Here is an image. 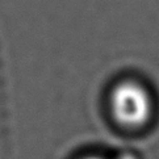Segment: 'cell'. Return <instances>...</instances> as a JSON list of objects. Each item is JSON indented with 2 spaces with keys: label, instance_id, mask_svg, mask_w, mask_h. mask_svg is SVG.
<instances>
[{
  "label": "cell",
  "instance_id": "cell-1",
  "mask_svg": "<svg viewBox=\"0 0 159 159\" xmlns=\"http://www.w3.org/2000/svg\"><path fill=\"white\" fill-rule=\"evenodd\" d=\"M111 111L116 121L126 128H141L150 118L151 99L141 84L118 83L111 93Z\"/></svg>",
  "mask_w": 159,
  "mask_h": 159
},
{
  "label": "cell",
  "instance_id": "cell-2",
  "mask_svg": "<svg viewBox=\"0 0 159 159\" xmlns=\"http://www.w3.org/2000/svg\"><path fill=\"white\" fill-rule=\"evenodd\" d=\"M118 159H134L133 157H130V155H124V157H120Z\"/></svg>",
  "mask_w": 159,
  "mask_h": 159
},
{
  "label": "cell",
  "instance_id": "cell-3",
  "mask_svg": "<svg viewBox=\"0 0 159 159\" xmlns=\"http://www.w3.org/2000/svg\"><path fill=\"white\" fill-rule=\"evenodd\" d=\"M84 159H105V158H101V157H87Z\"/></svg>",
  "mask_w": 159,
  "mask_h": 159
}]
</instances>
